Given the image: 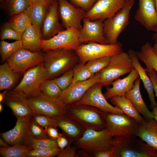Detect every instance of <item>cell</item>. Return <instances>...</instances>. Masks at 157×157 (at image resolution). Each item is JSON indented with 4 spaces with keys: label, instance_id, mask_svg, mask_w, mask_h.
Returning a JSON list of instances; mask_svg holds the SVG:
<instances>
[{
    "label": "cell",
    "instance_id": "cell-1",
    "mask_svg": "<svg viewBox=\"0 0 157 157\" xmlns=\"http://www.w3.org/2000/svg\"><path fill=\"white\" fill-rule=\"evenodd\" d=\"M43 58L47 79H54L73 69L79 62L75 50L64 48L46 51L43 53Z\"/></svg>",
    "mask_w": 157,
    "mask_h": 157
},
{
    "label": "cell",
    "instance_id": "cell-2",
    "mask_svg": "<svg viewBox=\"0 0 157 157\" xmlns=\"http://www.w3.org/2000/svg\"><path fill=\"white\" fill-rule=\"evenodd\" d=\"M104 112L92 106L74 103L66 105L65 115L85 129L100 131L107 128Z\"/></svg>",
    "mask_w": 157,
    "mask_h": 157
},
{
    "label": "cell",
    "instance_id": "cell-3",
    "mask_svg": "<svg viewBox=\"0 0 157 157\" xmlns=\"http://www.w3.org/2000/svg\"><path fill=\"white\" fill-rule=\"evenodd\" d=\"M114 157H157V150L136 136L115 137Z\"/></svg>",
    "mask_w": 157,
    "mask_h": 157
},
{
    "label": "cell",
    "instance_id": "cell-4",
    "mask_svg": "<svg viewBox=\"0 0 157 157\" xmlns=\"http://www.w3.org/2000/svg\"><path fill=\"white\" fill-rule=\"evenodd\" d=\"M113 140V137L107 128L100 131L88 129L74 143L77 148L92 154L97 152L111 149Z\"/></svg>",
    "mask_w": 157,
    "mask_h": 157
},
{
    "label": "cell",
    "instance_id": "cell-5",
    "mask_svg": "<svg viewBox=\"0 0 157 157\" xmlns=\"http://www.w3.org/2000/svg\"><path fill=\"white\" fill-rule=\"evenodd\" d=\"M134 68L128 52L123 51L113 55L110 56L107 66L99 72V83L107 86L120 76L129 73Z\"/></svg>",
    "mask_w": 157,
    "mask_h": 157
},
{
    "label": "cell",
    "instance_id": "cell-6",
    "mask_svg": "<svg viewBox=\"0 0 157 157\" xmlns=\"http://www.w3.org/2000/svg\"><path fill=\"white\" fill-rule=\"evenodd\" d=\"M135 2V0H127L114 16L103 21L104 35L109 44L118 42L119 35L128 25L130 11Z\"/></svg>",
    "mask_w": 157,
    "mask_h": 157
},
{
    "label": "cell",
    "instance_id": "cell-7",
    "mask_svg": "<svg viewBox=\"0 0 157 157\" xmlns=\"http://www.w3.org/2000/svg\"><path fill=\"white\" fill-rule=\"evenodd\" d=\"M104 117L112 137L135 136L139 122L125 113L104 112Z\"/></svg>",
    "mask_w": 157,
    "mask_h": 157
},
{
    "label": "cell",
    "instance_id": "cell-8",
    "mask_svg": "<svg viewBox=\"0 0 157 157\" xmlns=\"http://www.w3.org/2000/svg\"><path fill=\"white\" fill-rule=\"evenodd\" d=\"M79 63H86L88 61L103 57L111 56L123 51L122 44H104L94 42L82 44L75 50Z\"/></svg>",
    "mask_w": 157,
    "mask_h": 157
},
{
    "label": "cell",
    "instance_id": "cell-9",
    "mask_svg": "<svg viewBox=\"0 0 157 157\" xmlns=\"http://www.w3.org/2000/svg\"><path fill=\"white\" fill-rule=\"evenodd\" d=\"M46 79L47 70L43 62L27 70L20 83L13 90L23 93L28 98L40 93L41 85Z\"/></svg>",
    "mask_w": 157,
    "mask_h": 157
},
{
    "label": "cell",
    "instance_id": "cell-10",
    "mask_svg": "<svg viewBox=\"0 0 157 157\" xmlns=\"http://www.w3.org/2000/svg\"><path fill=\"white\" fill-rule=\"evenodd\" d=\"M29 105L35 114L55 117L65 114L66 105L58 98L48 96L42 92L28 98Z\"/></svg>",
    "mask_w": 157,
    "mask_h": 157
},
{
    "label": "cell",
    "instance_id": "cell-11",
    "mask_svg": "<svg viewBox=\"0 0 157 157\" xmlns=\"http://www.w3.org/2000/svg\"><path fill=\"white\" fill-rule=\"evenodd\" d=\"M7 61L15 72L22 74L29 69L43 62V53L32 51L23 47L16 51Z\"/></svg>",
    "mask_w": 157,
    "mask_h": 157
},
{
    "label": "cell",
    "instance_id": "cell-12",
    "mask_svg": "<svg viewBox=\"0 0 157 157\" xmlns=\"http://www.w3.org/2000/svg\"><path fill=\"white\" fill-rule=\"evenodd\" d=\"M79 32L78 30L69 28L49 39H42V51L44 52L49 50L61 48L75 50L82 44L79 40Z\"/></svg>",
    "mask_w": 157,
    "mask_h": 157
},
{
    "label": "cell",
    "instance_id": "cell-13",
    "mask_svg": "<svg viewBox=\"0 0 157 157\" xmlns=\"http://www.w3.org/2000/svg\"><path fill=\"white\" fill-rule=\"evenodd\" d=\"M58 11L62 24L66 29L73 28L80 31L86 12L67 0H57Z\"/></svg>",
    "mask_w": 157,
    "mask_h": 157
},
{
    "label": "cell",
    "instance_id": "cell-14",
    "mask_svg": "<svg viewBox=\"0 0 157 157\" xmlns=\"http://www.w3.org/2000/svg\"><path fill=\"white\" fill-rule=\"evenodd\" d=\"M32 117L17 118L16 124L12 129L0 133L1 138L11 146H30L32 137L30 133L29 124Z\"/></svg>",
    "mask_w": 157,
    "mask_h": 157
},
{
    "label": "cell",
    "instance_id": "cell-15",
    "mask_svg": "<svg viewBox=\"0 0 157 157\" xmlns=\"http://www.w3.org/2000/svg\"><path fill=\"white\" fill-rule=\"evenodd\" d=\"M103 86L100 83L93 85L79 101L75 103L92 106L106 113H124L121 109L112 106L107 101L102 93Z\"/></svg>",
    "mask_w": 157,
    "mask_h": 157
},
{
    "label": "cell",
    "instance_id": "cell-16",
    "mask_svg": "<svg viewBox=\"0 0 157 157\" xmlns=\"http://www.w3.org/2000/svg\"><path fill=\"white\" fill-rule=\"evenodd\" d=\"M125 0H97L86 12L85 17L92 20L102 21L112 17L125 4Z\"/></svg>",
    "mask_w": 157,
    "mask_h": 157
},
{
    "label": "cell",
    "instance_id": "cell-17",
    "mask_svg": "<svg viewBox=\"0 0 157 157\" xmlns=\"http://www.w3.org/2000/svg\"><path fill=\"white\" fill-rule=\"evenodd\" d=\"M99 72L89 79L70 85L63 92L58 99L66 105L75 103L79 101L92 86L99 83Z\"/></svg>",
    "mask_w": 157,
    "mask_h": 157
},
{
    "label": "cell",
    "instance_id": "cell-18",
    "mask_svg": "<svg viewBox=\"0 0 157 157\" xmlns=\"http://www.w3.org/2000/svg\"><path fill=\"white\" fill-rule=\"evenodd\" d=\"M80 30L79 40L82 44L94 42L104 44H109L105 38L104 32L103 22L92 21L84 17Z\"/></svg>",
    "mask_w": 157,
    "mask_h": 157
},
{
    "label": "cell",
    "instance_id": "cell-19",
    "mask_svg": "<svg viewBox=\"0 0 157 157\" xmlns=\"http://www.w3.org/2000/svg\"><path fill=\"white\" fill-rule=\"evenodd\" d=\"M3 102L11 109L17 118L32 117L35 114L29 105L27 96L21 92L13 90L8 92Z\"/></svg>",
    "mask_w": 157,
    "mask_h": 157
},
{
    "label": "cell",
    "instance_id": "cell-20",
    "mask_svg": "<svg viewBox=\"0 0 157 157\" xmlns=\"http://www.w3.org/2000/svg\"><path fill=\"white\" fill-rule=\"evenodd\" d=\"M135 20L147 30L157 31V12L154 0H138Z\"/></svg>",
    "mask_w": 157,
    "mask_h": 157
},
{
    "label": "cell",
    "instance_id": "cell-21",
    "mask_svg": "<svg viewBox=\"0 0 157 157\" xmlns=\"http://www.w3.org/2000/svg\"><path fill=\"white\" fill-rule=\"evenodd\" d=\"M59 17L58 3L57 0H55L50 6L42 24V39H49L65 30L59 22Z\"/></svg>",
    "mask_w": 157,
    "mask_h": 157
},
{
    "label": "cell",
    "instance_id": "cell-22",
    "mask_svg": "<svg viewBox=\"0 0 157 157\" xmlns=\"http://www.w3.org/2000/svg\"><path fill=\"white\" fill-rule=\"evenodd\" d=\"M54 118L56 120L57 126L61 129L63 135L67 138L69 144L80 139L85 131L78 123L65 115Z\"/></svg>",
    "mask_w": 157,
    "mask_h": 157
},
{
    "label": "cell",
    "instance_id": "cell-23",
    "mask_svg": "<svg viewBox=\"0 0 157 157\" xmlns=\"http://www.w3.org/2000/svg\"><path fill=\"white\" fill-rule=\"evenodd\" d=\"M139 77V74L134 68L126 77L117 79L111 84V88L107 87L104 95L106 99L115 96H124L126 92L133 86L136 80Z\"/></svg>",
    "mask_w": 157,
    "mask_h": 157
},
{
    "label": "cell",
    "instance_id": "cell-24",
    "mask_svg": "<svg viewBox=\"0 0 157 157\" xmlns=\"http://www.w3.org/2000/svg\"><path fill=\"white\" fill-rule=\"evenodd\" d=\"M140 81L141 79L139 77L135 81L133 87L126 93L124 96L131 101L145 120H149L154 119L153 115L142 98L140 89Z\"/></svg>",
    "mask_w": 157,
    "mask_h": 157
},
{
    "label": "cell",
    "instance_id": "cell-25",
    "mask_svg": "<svg viewBox=\"0 0 157 157\" xmlns=\"http://www.w3.org/2000/svg\"><path fill=\"white\" fill-rule=\"evenodd\" d=\"M135 136L157 150V122L154 119L139 122Z\"/></svg>",
    "mask_w": 157,
    "mask_h": 157
},
{
    "label": "cell",
    "instance_id": "cell-26",
    "mask_svg": "<svg viewBox=\"0 0 157 157\" xmlns=\"http://www.w3.org/2000/svg\"><path fill=\"white\" fill-rule=\"evenodd\" d=\"M41 28L31 24L22 35L23 48L33 52L41 51L42 35Z\"/></svg>",
    "mask_w": 157,
    "mask_h": 157
},
{
    "label": "cell",
    "instance_id": "cell-27",
    "mask_svg": "<svg viewBox=\"0 0 157 157\" xmlns=\"http://www.w3.org/2000/svg\"><path fill=\"white\" fill-rule=\"evenodd\" d=\"M128 53L131 58L134 68L138 73L139 77L141 80H142L144 87L147 92L151 105L153 108L157 105V104L155 100L151 81L144 68L140 64L137 56L136 52L133 50L130 49L128 51Z\"/></svg>",
    "mask_w": 157,
    "mask_h": 157
},
{
    "label": "cell",
    "instance_id": "cell-28",
    "mask_svg": "<svg viewBox=\"0 0 157 157\" xmlns=\"http://www.w3.org/2000/svg\"><path fill=\"white\" fill-rule=\"evenodd\" d=\"M55 0H49L42 2L30 5L24 11L31 19L32 24L41 28L48 10Z\"/></svg>",
    "mask_w": 157,
    "mask_h": 157
},
{
    "label": "cell",
    "instance_id": "cell-29",
    "mask_svg": "<svg viewBox=\"0 0 157 157\" xmlns=\"http://www.w3.org/2000/svg\"><path fill=\"white\" fill-rule=\"evenodd\" d=\"M136 53L138 59L145 65L146 72L154 69L157 72V52L149 42L142 45Z\"/></svg>",
    "mask_w": 157,
    "mask_h": 157
},
{
    "label": "cell",
    "instance_id": "cell-30",
    "mask_svg": "<svg viewBox=\"0 0 157 157\" xmlns=\"http://www.w3.org/2000/svg\"><path fill=\"white\" fill-rule=\"evenodd\" d=\"M110 101L115 106L121 109L125 114L134 119L139 123L145 120L131 101L124 96H114L110 99Z\"/></svg>",
    "mask_w": 157,
    "mask_h": 157
},
{
    "label": "cell",
    "instance_id": "cell-31",
    "mask_svg": "<svg viewBox=\"0 0 157 157\" xmlns=\"http://www.w3.org/2000/svg\"><path fill=\"white\" fill-rule=\"evenodd\" d=\"M20 74L15 72L6 62L0 66V90L10 89L15 84Z\"/></svg>",
    "mask_w": 157,
    "mask_h": 157
},
{
    "label": "cell",
    "instance_id": "cell-32",
    "mask_svg": "<svg viewBox=\"0 0 157 157\" xmlns=\"http://www.w3.org/2000/svg\"><path fill=\"white\" fill-rule=\"evenodd\" d=\"M33 149L30 146L15 145L0 147V154L4 157H27Z\"/></svg>",
    "mask_w": 157,
    "mask_h": 157
},
{
    "label": "cell",
    "instance_id": "cell-33",
    "mask_svg": "<svg viewBox=\"0 0 157 157\" xmlns=\"http://www.w3.org/2000/svg\"><path fill=\"white\" fill-rule=\"evenodd\" d=\"M12 16L8 23L22 35L26 29L32 24L31 19L24 12Z\"/></svg>",
    "mask_w": 157,
    "mask_h": 157
},
{
    "label": "cell",
    "instance_id": "cell-34",
    "mask_svg": "<svg viewBox=\"0 0 157 157\" xmlns=\"http://www.w3.org/2000/svg\"><path fill=\"white\" fill-rule=\"evenodd\" d=\"M21 40H16L11 42H8L4 40L0 43V53L1 61L3 62L7 60L19 49L23 48Z\"/></svg>",
    "mask_w": 157,
    "mask_h": 157
},
{
    "label": "cell",
    "instance_id": "cell-35",
    "mask_svg": "<svg viewBox=\"0 0 157 157\" xmlns=\"http://www.w3.org/2000/svg\"><path fill=\"white\" fill-rule=\"evenodd\" d=\"M40 89L45 94L56 98H58L63 92L53 79L45 80L41 84Z\"/></svg>",
    "mask_w": 157,
    "mask_h": 157
},
{
    "label": "cell",
    "instance_id": "cell-36",
    "mask_svg": "<svg viewBox=\"0 0 157 157\" xmlns=\"http://www.w3.org/2000/svg\"><path fill=\"white\" fill-rule=\"evenodd\" d=\"M73 69V77L71 85L77 82L87 80L94 74L89 70L86 63H79L74 67Z\"/></svg>",
    "mask_w": 157,
    "mask_h": 157
},
{
    "label": "cell",
    "instance_id": "cell-37",
    "mask_svg": "<svg viewBox=\"0 0 157 157\" xmlns=\"http://www.w3.org/2000/svg\"><path fill=\"white\" fill-rule=\"evenodd\" d=\"M30 146L33 149H52L59 148L56 139L50 137L37 139L32 137Z\"/></svg>",
    "mask_w": 157,
    "mask_h": 157
},
{
    "label": "cell",
    "instance_id": "cell-38",
    "mask_svg": "<svg viewBox=\"0 0 157 157\" xmlns=\"http://www.w3.org/2000/svg\"><path fill=\"white\" fill-rule=\"evenodd\" d=\"M10 15L13 16L24 12L30 5L29 0H6Z\"/></svg>",
    "mask_w": 157,
    "mask_h": 157
},
{
    "label": "cell",
    "instance_id": "cell-39",
    "mask_svg": "<svg viewBox=\"0 0 157 157\" xmlns=\"http://www.w3.org/2000/svg\"><path fill=\"white\" fill-rule=\"evenodd\" d=\"M110 57L106 56L91 60L87 62L86 65L89 70L95 74L107 66Z\"/></svg>",
    "mask_w": 157,
    "mask_h": 157
},
{
    "label": "cell",
    "instance_id": "cell-40",
    "mask_svg": "<svg viewBox=\"0 0 157 157\" xmlns=\"http://www.w3.org/2000/svg\"><path fill=\"white\" fill-rule=\"evenodd\" d=\"M22 34L14 30L6 23L1 28L0 33L1 40L6 39L21 40Z\"/></svg>",
    "mask_w": 157,
    "mask_h": 157
},
{
    "label": "cell",
    "instance_id": "cell-41",
    "mask_svg": "<svg viewBox=\"0 0 157 157\" xmlns=\"http://www.w3.org/2000/svg\"><path fill=\"white\" fill-rule=\"evenodd\" d=\"M31 119L43 128L50 126L56 127L58 126L56 120L54 118L44 115L35 114L31 117Z\"/></svg>",
    "mask_w": 157,
    "mask_h": 157
},
{
    "label": "cell",
    "instance_id": "cell-42",
    "mask_svg": "<svg viewBox=\"0 0 157 157\" xmlns=\"http://www.w3.org/2000/svg\"><path fill=\"white\" fill-rule=\"evenodd\" d=\"M73 77V69L65 72L59 77L53 79L56 83L63 91L69 87L72 83Z\"/></svg>",
    "mask_w": 157,
    "mask_h": 157
},
{
    "label": "cell",
    "instance_id": "cell-43",
    "mask_svg": "<svg viewBox=\"0 0 157 157\" xmlns=\"http://www.w3.org/2000/svg\"><path fill=\"white\" fill-rule=\"evenodd\" d=\"M59 148L52 149H32L27 157H53L57 156L61 151Z\"/></svg>",
    "mask_w": 157,
    "mask_h": 157
},
{
    "label": "cell",
    "instance_id": "cell-44",
    "mask_svg": "<svg viewBox=\"0 0 157 157\" xmlns=\"http://www.w3.org/2000/svg\"><path fill=\"white\" fill-rule=\"evenodd\" d=\"M44 128L37 124L31 119L29 130L31 135L33 138L42 139L49 137Z\"/></svg>",
    "mask_w": 157,
    "mask_h": 157
},
{
    "label": "cell",
    "instance_id": "cell-45",
    "mask_svg": "<svg viewBox=\"0 0 157 157\" xmlns=\"http://www.w3.org/2000/svg\"><path fill=\"white\" fill-rule=\"evenodd\" d=\"M73 4L85 11L89 10L97 0H69Z\"/></svg>",
    "mask_w": 157,
    "mask_h": 157
},
{
    "label": "cell",
    "instance_id": "cell-46",
    "mask_svg": "<svg viewBox=\"0 0 157 157\" xmlns=\"http://www.w3.org/2000/svg\"><path fill=\"white\" fill-rule=\"evenodd\" d=\"M69 144L64 149L61 150L57 156L58 157H77V148Z\"/></svg>",
    "mask_w": 157,
    "mask_h": 157
},
{
    "label": "cell",
    "instance_id": "cell-47",
    "mask_svg": "<svg viewBox=\"0 0 157 157\" xmlns=\"http://www.w3.org/2000/svg\"><path fill=\"white\" fill-rule=\"evenodd\" d=\"M146 72L151 81L154 91L157 97V72L154 69Z\"/></svg>",
    "mask_w": 157,
    "mask_h": 157
},
{
    "label": "cell",
    "instance_id": "cell-48",
    "mask_svg": "<svg viewBox=\"0 0 157 157\" xmlns=\"http://www.w3.org/2000/svg\"><path fill=\"white\" fill-rule=\"evenodd\" d=\"M44 128L48 136L51 138L56 139L63 135L59 133L56 127L50 126Z\"/></svg>",
    "mask_w": 157,
    "mask_h": 157
},
{
    "label": "cell",
    "instance_id": "cell-49",
    "mask_svg": "<svg viewBox=\"0 0 157 157\" xmlns=\"http://www.w3.org/2000/svg\"><path fill=\"white\" fill-rule=\"evenodd\" d=\"M92 155L94 157H114V150L112 147L110 149L97 152Z\"/></svg>",
    "mask_w": 157,
    "mask_h": 157
},
{
    "label": "cell",
    "instance_id": "cell-50",
    "mask_svg": "<svg viewBox=\"0 0 157 157\" xmlns=\"http://www.w3.org/2000/svg\"><path fill=\"white\" fill-rule=\"evenodd\" d=\"M56 140L58 146L61 150L64 149L69 144L67 138L63 135L57 138Z\"/></svg>",
    "mask_w": 157,
    "mask_h": 157
},
{
    "label": "cell",
    "instance_id": "cell-51",
    "mask_svg": "<svg viewBox=\"0 0 157 157\" xmlns=\"http://www.w3.org/2000/svg\"><path fill=\"white\" fill-rule=\"evenodd\" d=\"M152 112L153 114V118L157 122V105L153 107Z\"/></svg>",
    "mask_w": 157,
    "mask_h": 157
},
{
    "label": "cell",
    "instance_id": "cell-52",
    "mask_svg": "<svg viewBox=\"0 0 157 157\" xmlns=\"http://www.w3.org/2000/svg\"><path fill=\"white\" fill-rule=\"evenodd\" d=\"M8 92L7 90H5L2 93H0V102H3L4 100L7 93Z\"/></svg>",
    "mask_w": 157,
    "mask_h": 157
},
{
    "label": "cell",
    "instance_id": "cell-53",
    "mask_svg": "<svg viewBox=\"0 0 157 157\" xmlns=\"http://www.w3.org/2000/svg\"><path fill=\"white\" fill-rule=\"evenodd\" d=\"M0 147H6L10 146L7 144L2 138H0Z\"/></svg>",
    "mask_w": 157,
    "mask_h": 157
},
{
    "label": "cell",
    "instance_id": "cell-54",
    "mask_svg": "<svg viewBox=\"0 0 157 157\" xmlns=\"http://www.w3.org/2000/svg\"><path fill=\"white\" fill-rule=\"evenodd\" d=\"M49 0H29L30 5L42 2Z\"/></svg>",
    "mask_w": 157,
    "mask_h": 157
},
{
    "label": "cell",
    "instance_id": "cell-55",
    "mask_svg": "<svg viewBox=\"0 0 157 157\" xmlns=\"http://www.w3.org/2000/svg\"><path fill=\"white\" fill-rule=\"evenodd\" d=\"M153 40L155 42H157V31L155 32L152 37Z\"/></svg>",
    "mask_w": 157,
    "mask_h": 157
},
{
    "label": "cell",
    "instance_id": "cell-56",
    "mask_svg": "<svg viewBox=\"0 0 157 157\" xmlns=\"http://www.w3.org/2000/svg\"><path fill=\"white\" fill-rule=\"evenodd\" d=\"M153 47L156 51L157 52V42H155V43L154 44Z\"/></svg>",
    "mask_w": 157,
    "mask_h": 157
},
{
    "label": "cell",
    "instance_id": "cell-57",
    "mask_svg": "<svg viewBox=\"0 0 157 157\" xmlns=\"http://www.w3.org/2000/svg\"><path fill=\"white\" fill-rule=\"evenodd\" d=\"M155 8L157 12V0H154Z\"/></svg>",
    "mask_w": 157,
    "mask_h": 157
},
{
    "label": "cell",
    "instance_id": "cell-58",
    "mask_svg": "<svg viewBox=\"0 0 157 157\" xmlns=\"http://www.w3.org/2000/svg\"><path fill=\"white\" fill-rule=\"evenodd\" d=\"M3 106L2 104L0 103V112H1L3 110Z\"/></svg>",
    "mask_w": 157,
    "mask_h": 157
},
{
    "label": "cell",
    "instance_id": "cell-59",
    "mask_svg": "<svg viewBox=\"0 0 157 157\" xmlns=\"http://www.w3.org/2000/svg\"><path fill=\"white\" fill-rule=\"evenodd\" d=\"M3 0H0L1 2Z\"/></svg>",
    "mask_w": 157,
    "mask_h": 157
},
{
    "label": "cell",
    "instance_id": "cell-60",
    "mask_svg": "<svg viewBox=\"0 0 157 157\" xmlns=\"http://www.w3.org/2000/svg\"><path fill=\"white\" fill-rule=\"evenodd\" d=\"M125 0V1H127V0Z\"/></svg>",
    "mask_w": 157,
    "mask_h": 157
}]
</instances>
